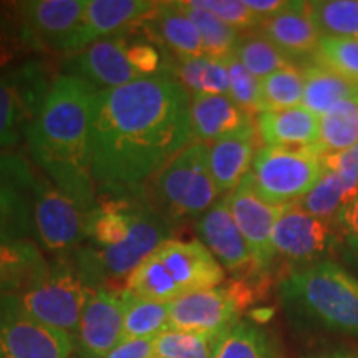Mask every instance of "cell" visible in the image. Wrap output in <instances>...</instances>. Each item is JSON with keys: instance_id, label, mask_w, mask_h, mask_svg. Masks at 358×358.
<instances>
[{"instance_id": "cell-30", "label": "cell", "mask_w": 358, "mask_h": 358, "mask_svg": "<svg viewBox=\"0 0 358 358\" xmlns=\"http://www.w3.org/2000/svg\"><path fill=\"white\" fill-rule=\"evenodd\" d=\"M358 141V95L337 103L320 116V133L315 148L324 156L337 155Z\"/></svg>"}, {"instance_id": "cell-45", "label": "cell", "mask_w": 358, "mask_h": 358, "mask_svg": "<svg viewBox=\"0 0 358 358\" xmlns=\"http://www.w3.org/2000/svg\"><path fill=\"white\" fill-rule=\"evenodd\" d=\"M334 224L343 237H355V239H358V196L350 201L345 208L340 209L334 219Z\"/></svg>"}, {"instance_id": "cell-12", "label": "cell", "mask_w": 358, "mask_h": 358, "mask_svg": "<svg viewBox=\"0 0 358 358\" xmlns=\"http://www.w3.org/2000/svg\"><path fill=\"white\" fill-rule=\"evenodd\" d=\"M342 243L343 236H340L334 221L310 216L294 204L285 208L272 231L274 262L279 259L289 272L330 261L342 248Z\"/></svg>"}, {"instance_id": "cell-19", "label": "cell", "mask_w": 358, "mask_h": 358, "mask_svg": "<svg viewBox=\"0 0 358 358\" xmlns=\"http://www.w3.org/2000/svg\"><path fill=\"white\" fill-rule=\"evenodd\" d=\"M70 77L80 78L95 92L118 88L141 78L127 57V35L98 40L66 62Z\"/></svg>"}, {"instance_id": "cell-13", "label": "cell", "mask_w": 358, "mask_h": 358, "mask_svg": "<svg viewBox=\"0 0 358 358\" xmlns=\"http://www.w3.org/2000/svg\"><path fill=\"white\" fill-rule=\"evenodd\" d=\"M12 6L29 50L77 53L87 0H27Z\"/></svg>"}, {"instance_id": "cell-20", "label": "cell", "mask_w": 358, "mask_h": 358, "mask_svg": "<svg viewBox=\"0 0 358 358\" xmlns=\"http://www.w3.org/2000/svg\"><path fill=\"white\" fill-rule=\"evenodd\" d=\"M156 6L158 2L150 0H88L77 40V53L98 40L124 35L129 27L146 20L156 10Z\"/></svg>"}, {"instance_id": "cell-4", "label": "cell", "mask_w": 358, "mask_h": 358, "mask_svg": "<svg viewBox=\"0 0 358 358\" xmlns=\"http://www.w3.org/2000/svg\"><path fill=\"white\" fill-rule=\"evenodd\" d=\"M224 267L199 239H169L127 279L129 294L169 303L182 295L219 287Z\"/></svg>"}, {"instance_id": "cell-43", "label": "cell", "mask_w": 358, "mask_h": 358, "mask_svg": "<svg viewBox=\"0 0 358 358\" xmlns=\"http://www.w3.org/2000/svg\"><path fill=\"white\" fill-rule=\"evenodd\" d=\"M324 164L325 169H332L358 182V141L342 153L324 156Z\"/></svg>"}, {"instance_id": "cell-14", "label": "cell", "mask_w": 358, "mask_h": 358, "mask_svg": "<svg viewBox=\"0 0 358 358\" xmlns=\"http://www.w3.org/2000/svg\"><path fill=\"white\" fill-rule=\"evenodd\" d=\"M73 338L34 320L15 294H0V358H71Z\"/></svg>"}, {"instance_id": "cell-18", "label": "cell", "mask_w": 358, "mask_h": 358, "mask_svg": "<svg viewBox=\"0 0 358 358\" xmlns=\"http://www.w3.org/2000/svg\"><path fill=\"white\" fill-rule=\"evenodd\" d=\"M127 290L92 292L73 335L80 358H106L122 342Z\"/></svg>"}, {"instance_id": "cell-17", "label": "cell", "mask_w": 358, "mask_h": 358, "mask_svg": "<svg viewBox=\"0 0 358 358\" xmlns=\"http://www.w3.org/2000/svg\"><path fill=\"white\" fill-rule=\"evenodd\" d=\"M196 231L201 243L211 250L224 268L239 277V280L264 284L266 277L259 274L252 252L231 216L226 196L198 219Z\"/></svg>"}, {"instance_id": "cell-31", "label": "cell", "mask_w": 358, "mask_h": 358, "mask_svg": "<svg viewBox=\"0 0 358 358\" xmlns=\"http://www.w3.org/2000/svg\"><path fill=\"white\" fill-rule=\"evenodd\" d=\"M214 358H280L275 338L261 324L239 320L224 335Z\"/></svg>"}, {"instance_id": "cell-46", "label": "cell", "mask_w": 358, "mask_h": 358, "mask_svg": "<svg viewBox=\"0 0 358 358\" xmlns=\"http://www.w3.org/2000/svg\"><path fill=\"white\" fill-rule=\"evenodd\" d=\"M245 6L252 10L259 19L266 20L268 17L275 15L277 12H280L285 7L287 2H282V0H244Z\"/></svg>"}, {"instance_id": "cell-5", "label": "cell", "mask_w": 358, "mask_h": 358, "mask_svg": "<svg viewBox=\"0 0 358 358\" xmlns=\"http://www.w3.org/2000/svg\"><path fill=\"white\" fill-rule=\"evenodd\" d=\"M153 179L156 208L171 222L201 217L221 196L209 168V148L199 141L179 151Z\"/></svg>"}, {"instance_id": "cell-1", "label": "cell", "mask_w": 358, "mask_h": 358, "mask_svg": "<svg viewBox=\"0 0 358 358\" xmlns=\"http://www.w3.org/2000/svg\"><path fill=\"white\" fill-rule=\"evenodd\" d=\"M191 95L168 75L96 92L90 151L95 185L106 196L140 191L191 145Z\"/></svg>"}, {"instance_id": "cell-10", "label": "cell", "mask_w": 358, "mask_h": 358, "mask_svg": "<svg viewBox=\"0 0 358 358\" xmlns=\"http://www.w3.org/2000/svg\"><path fill=\"white\" fill-rule=\"evenodd\" d=\"M42 62L29 60L0 73V151L19 145L52 87Z\"/></svg>"}, {"instance_id": "cell-6", "label": "cell", "mask_w": 358, "mask_h": 358, "mask_svg": "<svg viewBox=\"0 0 358 358\" xmlns=\"http://www.w3.org/2000/svg\"><path fill=\"white\" fill-rule=\"evenodd\" d=\"M15 295L34 320L73 338L92 290L71 252L53 259L42 275Z\"/></svg>"}, {"instance_id": "cell-32", "label": "cell", "mask_w": 358, "mask_h": 358, "mask_svg": "<svg viewBox=\"0 0 358 358\" xmlns=\"http://www.w3.org/2000/svg\"><path fill=\"white\" fill-rule=\"evenodd\" d=\"M127 290V289H124ZM169 329V303L140 299L127 290L123 338H156Z\"/></svg>"}, {"instance_id": "cell-41", "label": "cell", "mask_w": 358, "mask_h": 358, "mask_svg": "<svg viewBox=\"0 0 358 358\" xmlns=\"http://www.w3.org/2000/svg\"><path fill=\"white\" fill-rule=\"evenodd\" d=\"M194 3L214 13L217 19L234 27L239 32L241 30L259 29L264 22L245 6V2H241V0H194Z\"/></svg>"}, {"instance_id": "cell-7", "label": "cell", "mask_w": 358, "mask_h": 358, "mask_svg": "<svg viewBox=\"0 0 358 358\" xmlns=\"http://www.w3.org/2000/svg\"><path fill=\"white\" fill-rule=\"evenodd\" d=\"M324 171V155L315 146H262L248 179L266 203L290 206L312 189Z\"/></svg>"}, {"instance_id": "cell-39", "label": "cell", "mask_w": 358, "mask_h": 358, "mask_svg": "<svg viewBox=\"0 0 358 358\" xmlns=\"http://www.w3.org/2000/svg\"><path fill=\"white\" fill-rule=\"evenodd\" d=\"M226 58L227 73H229V92L227 96L248 113H259V95H261V80H257L241 64L234 52Z\"/></svg>"}, {"instance_id": "cell-3", "label": "cell", "mask_w": 358, "mask_h": 358, "mask_svg": "<svg viewBox=\"0 0 358 358\" xmlns=\"http://www.w3.org/2000/svg\"><path fill=\"white\" fill-rule=\"evenodd\" d=\"M279 301L301 332L358 338V277L332 259L289 272L279 282Z\"/></svg>"}, {"instance_id": "cell-38", "label": "cell", "mask_w": 358, "mask_h": 358, "mask_svg": "<svg viewBox=\"0 0 358 358\" xmlns=\"http://www.w3.org/2000/svg\"><path fill=\"white\" fill-rule=\"evenodd\" d=\"M315 60L358 85V38L320 37Z\"/></svg>"}, {"instance_id": "cell-36", "label": "cell", "mask_w": 358, "mask_h": 358, "mask_svg": "<svg viewBox=\"0 0 358 358\" xmlns=\"http://www.w3.org/2000/svg\"><path fill=\"white\" fill-rule=\"evenodd\" d=\"M224 335L168 329L155 338L153 358H214Z\"/></svg>"}, {"instance_id": "cell-27", "label": "cell", "mask_w": 358, "mask_h": 358, "mask_svg": "<svg viewBox=\"0 0 358 358\" xmlns=\"http://www.w3.org/2000/svg\"><path fill=\"white\" fill-rule=\"evenodd\" d=\"M358 95V85L329 66L313 62L303 70L302 106L320 118L347 98Z\"/></svg>"}, {"instance_id": "cell-22", "label": "cell", "mask_w": 358, "mask_h": 358, "mask_svg": "<svg viewBox=\"0 0 358 358\" xmlns=\"http://www.w3.org/2000/svg\"><path fill=\"white\" fill-rule=\"evenodd\" d=\"M189 113L192 138L204 145L254 127L252 115L227 95H191Z\"/></svg>"}, {"instance_id": "cell-44", "label": "cell", "mask_w": 358, "mask_h": 358, "mask_svg": "<svg viewBox=\"0 0 358 358\" xmlns=\"http://www.w3.org/2000/svg\"><path fill=\"white\" fill-rule=\"evenodd\" d=\"M155 338L122 340L106 358H153Z\"/></svg>"}, {"instance_id": "cell-25", "label": "cell", "mask_w": 358, "mask_h": 358, "mask_svg": "<svg viewBox=\"0 0 358 358\" xmlns=\"http://www.w3.org/2000/svg\"><path fill=\"white\" fill-rule=\"evenodd\" d=\"M178 82L189 95H227L229 73L226 58L198 55L174 57L164 66V73Z\"/></svg>"}, {"instance_id": "cell-33", "label": "cell", "mask_w": 358, "mask_h": 358, "mask_svg": "<svg viewBox=\"0 0 358 358\" xmlns=\"http://www.w3.org/2000/svg\"><path fill=\"white\" fill-rule=\"evenodd\" d=\"M308 13L320 37L358 38V0L308 2Z\"/></svg>"}, {"instance_id": "cell-48", "label": "cell", "mask_w": 358, "mask_h": 358, "mask_svg": "<svg viewBox=\"0 0 358 358\" xmlns=\"http://www.w3.org/2000/svg\"><path fill=\"white\" fill-rule=\"evenodd\" d=\"M317 358H358V352H334Z\"/></svg>"}, {"instance_id": "cell-28", "label": "cell", "mask_w": 358, "mask_h": 358, "mask_svg": "<svg viewBox=\"0 0 358 358\" xmlns=\"http://www.w3.org/2000/svg\"><path fill=\"white\" fill-rule=\"evenodd\" d=\"M47 267L38 245L30 241L0 245V294H19Z\"/></svg>"}, {"instance_id": "cell-40", "label": "cell", "mask_w": 358, "mask_h": 358, "mask_svg": "<svg viewBox=\"0 0 358 358\" xmlns=\"http://www.w3.org/2000/svg\"><path fill=\"white\" fill-rule=\"evenodd\" d=\"M29 52L13 6L0 7V73Z\"/></svg>"}, {"instance_id": "cell-2", "label": "cell", "mask_w": 358, "mask_h": 358, "mask_svg": "<svg viewBox=\"0 0 358 358\" xmlns=\"http://www.w3.org/2000/svg\"><path fill=\"white\" fill-rule=\"evenodd\" d=\"M95 90L80 78L58 75L42 110L25 131L29 153L42 173L85 211L96 206L90 127Z\"/></svg>"}, {"instance_id": "cell-35", "label": "cell", "mask_w": 358, "mask_h": 358, "mask_svg": "<svg viewBox=\"0 0 358 358\" xmlns=\"http://www.w3.org/2000/svg\"><path fill=\"white\" fill-rule=\"evenodd\" d=\"M303 70L289 65L261 80L259 113L295 108L302 105Z\"/></svg>"}, {"instance_id": "cell-42", "label": "cell", "mask_w": 358, "mask_h": 358, "mask_svg": "<svg viewBox=\"0 0 358 358\" xmlns=\"http://www.w3.org/2000/svg\"><path fill=\"white\" fill-rule=\"evenodd\" d=\"M127 57L133 69L141 75V78L164 73L166 64H164L161 50L151 40L127 37Z\"/></svg>"}, {"instance_id": "cell-9", "label": "cell", "mask_w": 358, "mask_h": 358, "mask_svg": "<svg viewBox=\"0 0 358 358\" xmlns=\"http://www.w3.org/2000/svg\"><path fill=\"white\" fill-rule=\"evenodd\" d=\"M173 222L146 201L140 191L133 192V224L123 244L111 249H95L93 257L103 284L110 280L128 279L140 264L151 256L161 244L174 239ZM108 289V287H106Z\"/></svg>"}, {"instance_id": "cell-16", "label": "cell", "mask_w": 358, "mask_h": 358, "mask_svg": "<svg viewBox=\"0 0 358 358\" xmlns=\"http://www.w3.org/2000/svg\"><path fill=\"white\" fill-rule=\"evenodd\" d=\"M227 208L234 219L237 229L248 243L257 271L266 277L274 267V250H272V231L277 219L282 216L287 206H272L254 191L248 176L234 191L226 196Z\"/></svg>"}, {"instance_id": "cell-34", "label": "cell", "mask_w": 358, "mask_h": 358, "mask_svg": "<svg viewBox=\"0 0 358 358\" xmlns=\"http://www.w3.org/2000/svg\"><path fill=\"white\" fill-rule=\"evenodd\" d=\"M179 6L198 27L206 55L224 58L234 52L241 38L239 30L217 19L214 13L206 10V8L196 6L194 0H181Z\"/></svg>"}, {"instance_id": "cell-29", "label": "cell", "mask_w": 358, "mask_h": 358, "mask_svg": "<svg viewBox=\"0 0 358 358\" xmlns=\"http://www.w3.org/2000/svg\"><path fill=\"white\" fill-rule=\"evenodd\" d=\"M358 196V182L332 169H325L310 191L294 206L325 221H334L338 211Z\"/></svg>"}, {"instance_id": "cell-11", "label": "cell", "mask_w": 358, "mask_h": 358, "mask_svg": "<svg viewBox=\"0 0 358 358\" xmlns=\"http://www.w3.org/2000/svg\"><path fill=\"white\" fill-rule=\"evenodd\" d=\"M90 213L62 192L43 173L35 174L34 234L40 248L60 257L82 248Z\"/></svg>"}, {"instance_id": "cell-21", "label": "cell", "mask_w": 358, "mask_h": 358, "mask_svg": "<svg viewBox=\"0 0 358 358\" xmlns=\"http://www.w3.org/2000/svg\"><path fill=\"white\" fill-rule=\"evenodd\" d=\"M259 32L271 40L290 64L308 58L315 60L320 34L310 19L308 2H287L280 12L262 22Z\"/></svg>"}, {"instance_id": "cell-8", "label": "cell", "mask_w": 358, "mask_h": 358, "mask_svg": "<svg viewBox=\"0 0 358 358\" xmlns=\"http://www.w3.org/2000/svg\"><path fill=\"white\" fill-rule=\"evenodd\" d=\"M257 284L234 280L224 287L191 292L169 302V329L181 332L224 334L256 301Z\"/></svg>"}, {"instance_id": "cell-15", "label": "cell", "mask_w": 358, "mask_h": 358, "mask_svg": "<svg viewBox=\"0 0 358 358\" xmlns=\"http://www.w3.org/2000/svg\"><path fill=\"white\" fill-rule=\"evenodd\" d=\"M35 174L24 156L0 153V245L34 232Z\"/></svg>"}, {"instance_id": "cell-23", "label": "cell", "mask_w": 358, "mask_h": 358, "mask_svg": "<svg viewBox=\"0 0 358 358\" xmlns=\"http://www.w3.org/2000/svg\"><path fill=\"white\" fill-rule=\"evenodd\" d=\"M257 131L249 127L208 145L209 168L219 192H232L244 181L256 156Z\"/></svg>"}, {"instance_id": "cell-24", "label": "cell", "mask_w": 358, "mask_h": 358, "mask_svg": "<svg viewBox=\"0 0 358 358\" xmlns=\"http://www.w3.org/2000/svg\"><path fill=\"white\" fill-rule=\"evenodd\" d=\"M319 133L320 118L302 105L257 115V134L266 146H315Z\"/></svg>"}, {"instance_id": "cell-47", "label": "cell", "mask_w": 358, "mask_h": 358, "mask_svg": "<svg viewBox=\"0 0 358 358\" xmlns=\"http://www.w3.org/2000/svg\"><path fill=\"white\" fill-rule=\"evenodd\" d=\"M340 254H342L343 261L358 274V239H355V237H343Z\"/></svg>"}, {"instance_id": "cell-26", "label": "cell", "mask_w": 358, "mask_h": 358, "mask_svg": "<svg viewBox=\"0 0 358 358\" xmlns=\"http://www.w3.org/2000/svg\"><path fill=\"white\" fill-rule=\"evenodd\" d=\"M150 32L176 57L203 55V40L179 2H158L156 10L145 20Z\"/></svg>"}, {"instance_id": "cell-37", "label": "cell", "mask_w": 358, "mask_h": 358, "mask_svg": "<svg viewBox=\"0 0 358 358\" xmlns=\"http://www.w3.org/2000/svg\"><path fill=\"white\" fill-rule=\"evenodd\" d=\"M234 55L257 80H264L274 71L292 65L289 58L261 32L241 35Z\"/></svg>"}]
</instances>
